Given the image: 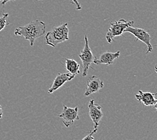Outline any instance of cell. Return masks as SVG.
Returning a JSON list of instances; mask_svg holds the SVG:
<instances>
[{
	"instance_id": "1",
	"label": "cell",
	"mask_w": 157,
	"mask_h": 140,
	"mask_svg": "<svg viewBox=\"0 0 157 140\" xmlns=\"http://www.w3.org/2000/svg\"><path fill=\"white\" fill-rule=\"evenodd\" d=\"M46 24L42 21L34 20L23 26L17 28L14 31L16 36L23 37L26 40L30 41V46H33L36 39L42 37L46 33Z\"/></svg>"
},
{
	"instance_id": "2",
	"label": "cell",
	"mask_w": 157,
	"mask_h": 140,
	"mask_svg": "<svg viewBox=\"0 0 157 140\" xmlns=\"http://www.w3.org/2000/svg\"><path fill=\"white\" fill-rule=\"evenodd\" d=\"M68 24L65 23L59 26L52 28V30L47 32L45 36V42L46 45L55 47L63 42L69 40V28Z\"/></svg>"
},
{
	"instance_id": "3",
	"label": "cell",
	"mask_w": 157,
	"mask_h": 140,
	"mask_svg": "<svg viewBox=\"0 0 157 140\" xmlns=\"http://www.w3.org/2000/svg\"><path fill=\"white\" fill-rule=\"evenodd\" d=\"M134 21H127L125 19H120L117 21L111 22L110 27L106 34V40L108 43H112L113 38L121 36L125 32L128 26H132Z\"/></svg>"
},
{
	"instance_id": "4",
	"label": "cell",
	"mask_w": 157,
	"mask_h": 140,
	"mask_svg": "<svg viewBox=\"0 0 157 140\" xmlns=\"http://www.w3.org/2000/svg\"><path fill=\"white\" fill-rule=\"evenodd\" d=\"M78 57L82 62V66H83V74L82 76L85 77L87 75L89 69L92 68L91 65L94 62L96 57L94 55L91 50L89 45L88 38L87 35H85V45L84 48L82 50Z\"/></svg>"
},
{
	"instance_id": "5",
	"label": "cell",
	"mask_w": 157,
	"mask_h": 140,
	"mask_svg": "<svg viewBox=\"0 0 157 140\" xmlns=\"http://www.w3.org/2000/svg\"><path fill=\"white\" fill-rule=\"evenodd\" d=\"M125 32H130V33L134 36L135 38H136V41L139 40L144 43L146 46H147V51L146 52V54H148L149 53L153 51V47L151 42L152 38L147 31L140 28L128 26L125 30Z\"/></svg>"
},
{
	"instance_id": "6",
	"label": "cell",
	"mask_w": 157,
	"mask_h": 140,
	"mask_svg": "<svg viewBox=\"0 0 157 140\" xmlns=\"http://www.w3.org/2000/svg\"><path fill=\"white\" fill-rule=\"evenodd\" d=\"M78 109L76 106L75 108L68 107L65 105H63V109L62 113H60L59 117L63 119V123L66 127H69L72 125L74 122L76 120L79 119L78 115Z\"/></svg>"
},
{
	"instance_id": "7",
	"label": "cell",
	"mask_w": 157,
	"mask_h": 140,
	"mask_svg": "<svg viewBox=\"0 0 157 140\" xmlns=\"http://www.w3.org/2000/svg\"><path fill=\"white\" fill-rule=\"evenodd\" d=\"M88 108L89 115H90L93 124H94V129H98L103 116V113L101 110V106L98 104L95 103V100L92 99L89 102Z\"/></svg>"
},
{
	"instance_id": "8",
	"label": "cell",
	"mask_w": 157,
	"mask_h": 140,
	"mask_svg": "<svg viewBox=\"0 0 157 140\" xmlns=\"http://www.w3.org/2000/svg\"><path fill=\"white\" fill-rule=\"evenodd\" d=\"M104 87V84L96 75H93L87 80V86L85 89V96H90L94 93L99 92Z\"/></svg>"
},
{
	"instance_id": "9",
	"label": "cell",
	"mask_w": 157,
	"mask_h": 140,
	"mask_svg": "<svg viewBox=\"0 0 157 140\" xmlns=\"http://www.w3.org/2000/svg\"><path fill=\"white\" fill-rule=\"evenodd\" d=\"M75 75L70 73H59L53 81L51 87L48 89V94H52L68 82H70L75 78Z\"/></svg>"
},
{
	"instance_id": "10",
	"label": "cell",
	"mask_w": 157,
	"mask_h": 140,
	"mask_svg": "<svg viewBox=\"0 0 157 140\" xmlns=\"http://www.w3.org/2000/svg\"><path fill=\"white\" fill-rule=\"evenodd\" d=\"M157 93H152L151 92H144L142 90H139L137 94H135V97L140 104L144 105V106H154L157 99L156 96Z\"/></svg>"
},
{
	"instance_id": "11",
	"label": "cell",
	"mask_w": 157,
	"mask_h": 140,
	"mask_svg": "<svg viewBox=\"0 0 157 140\" xmlns=\"http://www.w3.org/2000/svg\"><path fill=\"white\" fill-rule=\"evenodd\" d=\"M120 55V52L116 51L115 53L112 52H104L99 57V59L96 58L94 63L95 65H106V66H110L112 65L117 58H118Z\"/></svg>"
},
{
	"instance_id": "12",
	"label": "cell",
	"mask_w": 157,
	"mask_h": 140,
	"mask_svg": "<svg viewBox=\"0 0 157 140\" xmlns=\"http://www.w3.org/2000/svg\"><path fill=\"white\" fill-rule=\"evenodd\" d=\"M65 68L68 71V72L76 75L80 73V65L78 64L76 61L71 59H65Z\"/></svg>"
},
{
	"instance_id": "13",
	"label": "cell",
	"mask_w": 157,
	"mask_h": 140,
	"mask_svg": "<svg viewBox=\"0 0 157 140\" xmlns=\"http://www.w3.org/2000/svg\"><path fill=\"white\" fill-rule=\"evenodd\" d=\"M9 16L8 13L3 14V15L0 17V32L4 29L5 27L8 25H10V23L7 21V18Z\"/></svg>"
},
{
	"instance_id": "14",
	"label": "cell",
	"mask_w": 157,
	"mask_h": 140,
	"mask_svg": "<svg viewBox=\"0 0 157 140\" xmlns=\"http://www.w3.org/2000/svg\"><path fill=\"white\" fill-rule=\"evenodd\" d=\"M97 131H98V129H94V130L91 131L90 134L85 136V137L82 140H94V134H95V133L97 132Z\"/></svg>"
},
{
	"instance_id": "15",
	"label": "cell",
	"mask_w": 157,
	"mask_h": 140,
	"mask_svg": "<svg viewBox=\"0 0 157 140\" xmlns=\"http://www.w3.org/2000/svg\"><path fill=\"white\" fill-rule=\"evenodd\" d=\"M71 2L75 6L76 10H77V11H79V10H82V7H81V6L80 5V3H78V0H71Z\"/></svg>"
},
{
	"instance_id": "16",
	"label": "cell",
	"mask_w": 157,
	"mask_h": 140,
	"mask_svg": "<svg viewBox=\"0 0 157 140\" xmlns=\"http://www.w3.org/2000/svg\"><path fill=\"white\" fill-rule=\"evenodd\" d=\"M10 1H15V0H2V5L4 6L6 3H8V2H10Z\"/></svg>"
},
{
	"instance_id": "17",
	"label": "cell",
	"mask_w": 157,
	"mask_h": 140,
	"mask_svg": "<svg viewBox=\"0 0 157 140\" xmlns=\"http://www.w3.org/2000/svg\"><path fill=\"white\" fill-rule=\"evenodd\" d=\"M3 116V109H2V106L0 105V119L2 118Z\"/></svg>"
},
{
	"instance_id": "18",
	"label": "cell",
	"mask_w": 157,
	"mask_h": 140,
	"mask_svg": "<svg viewBox=\"0 0 157 140\" xmlns=\"http://www.w3.org/2000/svg\"><path fill=\"white\" fill-rule=\"evenodd\" d=\"M154 107H155V109L157 110V101H156V102L155 105H154Z\"/></svg>"
},
{
	"instance_id": "19",
	"label": "cell",
	"mask_w": 157,
	"mask_h": 140,
	"mask_svg": "<svg viewBox=\"0 0 157 140\" xmlns=\"http://www.w3.org/2000/svg\"><path fill=\"white\" fill-rule=\"evenodd\" d=\"M155 71H156V72L157 73V64L156 65L155 67Z\"/></svg>"
},
{
	"instance_id": "20",
	"label": "cell",
	"mask_w": 157,
	"mask_h": 140,
	"mask_svg": "<svg viewBox=\"0 0 157 140\" xmlns=\"http://www.w3.org/2000/svg\"><path fill=\"white\" fill-rule=\"evenodd\" d=\"M1 1H2V0H0V2H1Z\"/></svg>"
},
{
	"instance_id": "21",
	"label": "cell",
	"mask_w": 157,
	"mask_h": 140,
	"mask_svg": "<svg viewBox=\"0 0 157 140\" xmlns=\"http://www.w3.org/2000/svg\"><path fill=\"white\" fill-rule=\"evenodd\" d=\"M38 1H41V0H38Z\"/></svg>"
}]
</instances>
